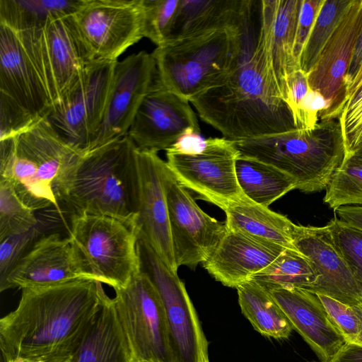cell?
<instances>
[{
    "label": "cell",
    "mask_w": 362,
    "mask_h": 362,
    "mask_svg": "<svg viewBox=\"0 0 362 362\" xmlns=\"http://www.w3.org/2000/svg\"><path fill=\"white\" fill-rule=\"evenodd\" d=\"M80 279L98 281L71 238L53 233L35 242L0 291L50 286Z\"/></svg>",
    "instance_id": "cell-16"
},
{
    "label": "cell",
    "mask_w": 362,
    "mask_h": 362,
    "mask_svg": "<svg viewBox=\"0 0 362 362\" xmlns=\"http://www.w3.org/2000/svg\"><path fill=\"white\" fill-rule=\"evenodd\" d=\"M330 362H362V346L346 343Z\"/></svg>",
    "instance_id": "cell-45"
},
{
    "label": "cell",
    "mask_w": 362,
    "mask_h": 362,
    "mask_svg": "<svg viewBox=\"0 0 362 362\" xmlns=\"http://www.w3.org/2000/svg\"><path fill=\"white\" fill-rule=\"evenodd\" d=\"M69 19L88 62H116L144 37L143 0H81Z\"/></svg>",
    "instance_id": "cell-9"
},
{
    "label": "cell",
    "mask_w": 362,
    "mask_h": 362,
    "mask_svg": "<svg viewBox=\"0 0 362 362\" xmlns=\"http://www.w3.org/2000/svg\"><path fill=\"white\" fill-rule=\"evenodd\" d=\"M54 362H71V358Z\"/></svg>",
    "instance_id": "cell-51"
},
{
    "label": "cell",
    "mask_w": 362,
    "mask_h": 362,
    "mask_svg": "<svg viewBox=\"0 0 362 362\" xmlns=\"http://www.w3.org/2000/svg\"><path fill=\"white\" fill-rule=\"evenodd\" d=\"M301 3L302 0L260 1L259 34L285 102L288 78L300 69L293 49Z\"/></svg>",
    "instance_id": "cell-24"
},
{
    "label": "cell",
    "mask_w": 362,
    "mask_h": 362,
    "mask_svg": "<svg viewBox=\"0 0 362 362\" xmlns=\"http://www.w3.org/2000/svg\"><path fill=\"white\" fill-rule=\"evenodd\" d=\"M259 27L257 18L247 21L239 63L228 81L190 102L204 122L234 141L296 128L275 81Z\"/></svg>",
    "instance_id": "cell-2"
},
{
    "label": "cell",
    "mask_w": 362,
    "mask_h": 362,
    "mask_svg": "<svg viewBox=\"0 0 362 362\" xmlns=\"http://www.w3.org/2000/svg\"><path fill=\"white\" fill-rule=\"evenodd\" d=\"M163 179L176 265L194 269L211 256L228 228L226 222L217 221L198 206L167 163Z\"/></svg>",
    "instance_id": "cell-13"
},
{
    "label": "cell",
    "mask_w": 362,
    "mask_h": 362,
    "mask_svg": "<svg viewBox=\"0 0 362 362\" xmlns=\"http://www.w3.org/2000/svg\"><path fill=\"white\" fill-rule=\"evenodd\" d=\"M326 226L351 272L362 284V232L338 218L331 220Z\"/></svg>",
    "instance_id": "cell-36"
},
{
    "label": "cell",
    "mask_w": 362,
    "mask_h": 362,
    "mask_svg": "<svg viewBox=\"0 0 362 362\" xmlns=\"http://www.w3.org/2000/svg\"><path fill=\"white\" fill-rule=\"evenodd\" d=\"M71 362H131L113 298L105 297L93 325Z\"/></svg>",
    "instance_id": "cell-27"
},
{
    "label": "cell",
    "mask_w": 362,
    "mask_h": 362,
    "mask_svg": "<svg viewBox=\"0 0 362 362\" xmlns=\"http://www.w3.org/2000/svg\"><path fill=\"white\" fill-rule=\"evenodd\" d=\"M66 141L48 118L14 137L0 140V177L34 211L53 206L61 214L86 153Z\"/></svg>",
    "instance_id": "cell-3"
},
{
    "label": "cell",
    "mask_w": 362,
    "mask_h": 362,
    "mask_svg": "<svg viewBox=\"0 0 362 362\" xmlns=\"http://www.w3.org/2000/svg\"><path fill=\"white\" fill-rule=\"evenodd\" d=\"M221 209L226 214L228 229L297 250L293 244L296 224L286 216L255 204L244 195L223 204Z\"/></svg>",
    "instance_id": "cell-26"
},
{
    "label": "cell",
    "mask_w": 362,
    "mask_h": 362,
    "mask_svg": "<svg viewBox=\"0 0 362 362\" xmlns=\"http://www.w3.org/2000/svg\"><path fill=\"white\" fill-rule=\"evenodd\" d=\"M310 87L307 73L299 69L288 78L286 103L293 115L297 110L303 98L310 90Z\"/></svg>",
    "instance_id": "cell-43"
},
{
    "label": "cell",
    "mask_w": 362,
    "mask_h": 362,
    "mask_svg": "<svg viewBox=\"0 0 362 362\" xmlns=\"http://www.w3.org/2000/svg\"><path fill=\"white\" fill-rule=\"evenodd\" d=\"M117 62H88L47 117L61 137L86 151L101 125Z\"/></svg>",
    "instance_id": "cell-12"
},
{
    "label": "cell",
    "mask_w": 362,
    "mask_h": 362,
    "mask_svg": "<svg viewBox=\"0 0 362 362\" xmlns=\"http://www.w3.org/2000/svg\"><path fill=\"white\" fill-rule=\"evenodd\" d=\"M340 117L321 118L313 130L296 128L234 141L240 155L272 165L305 193L325 189L342 164L346 148Z\"/></svg>",
    "instance_id": "cell-5"
},
{
    "label": "cell",
    "mask_w": 362,
    "mask_h": 362,
    "mask_svg": "<svg viewBox=\"0 0 362 362\" xmlns=\"http://www.w3.org/2000/svg\"><path fill=\"white\" fill-rule=\"evenodd\" d=\"M9 362H33V361L18 358L13 359L11 361H10Z\"/></svg>",
    "instance_id": "cell-50"
},
{
    "label": "cell",
    "mask_w": 362,
    "mask_h": 362,
    "mask_svg": "<svg viewBox=\"0 0 362 362\" xmlns=\"http://www.w3.org/2000/svg\"><path fill=\"white\" fill-rule=\"evenodd\" d=\"M107 296L93 279L22 289L16 309L0 320L1 362L71 358Z\"/></svg>",
    "instance_id": "cell-1"
},
{
    "label": "cell",
    "mask_w": 362,
    "mask_h": 362,
    "mask_svg": "<svg viewBox=\"0 0 362 362\" xmlns=\"http://www.w3.org/2000/svg\"><path fill=\"white\" fill-rule=\"evenodd\" d=\"M253 0H180L168 42L241 25ZM165 42V43H166Z\"/></svg>",
    "instance_id": "cell-25"
},
{
    "label": "cell",
    "mask_w": 362,
    "mask_h": 362,
    "mask_svg": "<svg viewBox=\"0 0 362 362\" xmlns=\"http://www.w3.org/2000/svg\"><path fill=\"white\" fill-rule=\"evenodd\" d=\"M214 138L204 139L201 132L189 129L182 134L166 153L194 156L202 153L211 144Z\"/></svg>",
    "instance_id": "cell-42"
},
{
    "label": "cell",
    "mask_w": 362,
    "mask_h": 362,
    "mask_svg": "<svg viewBox=\"0 0 362 362\" xmlns=\"http://www.w3.org/2000/svg\"><path fill=\"white\" fill-rule=\"evenodd\" d=\"M350 0H324L307 41L299 65L308 74L315 66L320 54L337 25Z\"/></svg>",
    "instance_id": "cell-32"
},
{
    "label": "cell",
    "mask_w": 362,
    "mask_h": 362,
    "mask_svg": "<svg viewBox=\"0 0 362 362\" xmlns=\"http://www.w3.org/2000/svg\"><path fill=\"white\" fill-rule=\"evenodd\" d=\"M115 292L116 313L131 362H174L164 306L149 276L141 271Z\"/></svg>",
    "instance_id": "cell-8"
},
{
    "label": "cell",
    "mask_w": 362,
    "mask_h": 362,
    "mask_svg": "<svg viewBox=\"0 0 362 362\" xmlns=\"http://www.w3.org/2000/svg\"><path fill=\"white\" fill-rule=\"evenodd\" d=\"M242 313L254 329L264 337L287 339L293 327L269 293L253 279L236 288Z\"/></svg>",
    "instance_id": "cell-29"
},
{
    "label": "cell",
    "mask_w": 362,
    "mask_h": 362,
    "mask_svg": "<svg viewBox=\"0 0 362 362\" xmlns=\"http://www.w3.org/2000/svg\"><path fill=\"white\" fill-rule=\"evenodd\" d=\"M339 119L348 156L362 144V87L345 105Z\"/></svg>",
    "instance_id": "cell-39"
},
{
    "label": "cell",
    "mask_w": 362,
    "mask_h": 362,
    "mask_svg": "<svg viewBox=\"0 0 362 362\" xmlns=\"http://www.w3.org/2000/svg\"><path fill=\"white\" fill-rule=\"evenodd\" d=\"M137 218L138 214L120 218L86 212L71 216L69 236L90 272L114 290L141 272Z\"/></svg>",
    "instance_id": "cell-7"
},
{
    "label": "cell",
    "mask_w": 362,
    "mask_h": 362,
    "mask_svg": "<svg viewBox=\"0 0 362 362\" xmlns=\"http://www.w3.org/2000/svg\"><path fill=\"white\" fill-rule=\"evenodd\" d=\"M354 307L360 320V331L354 344L362 346V305Z\"/></svg>",
    "instance_id": "cell-48"
},
{
    "label": "cell",
    "mask_w": 362,
    "mask_h": 362,
    "mask_svg": "<svg viewBox=\"0 0 362 362\" xmlns=\"http://www.w3.org/2000/svg\"><path fill=\"white\" fill-rule=\"evenodd\" d=\"M189 129L201 132L189 101L158 86L155 81L139 106L127 135L139 150L158 153L171 146Z\"/></svg>",
    "instance_id": "cell-18"
},
{
    "label": "cell",
    "mask_w": 362,
    "mask_h": 362,
    "mask_svg": "<svg viewBox=\"0 0 362 362\" xmlns=\"http://www.w3.org/2000/svg\"><path fill=\"white\" fill-rule=\"evenodd\" d=\"M285 249L228 229L214 253L202 265L216 281L236 288L267 267Z\"/></svg>",
    "instance_id": "cell-23"
},
{
    "label": "cell",
    "mask_w": 362,
    "mask_h": 362,
    "mask_svg": "<svg viewBox=\"0 0 362 362\" xmlns=\"http://www.w3.org/2000/svg\"><path fill=\"white\" fill-rule=\"evenodd\" d=\"M315 362V361H314Z\"/></svg>",
    "instance_id": "cell-53"
},
{
    "label": "cell",
    "mask_w": 362,
    "mask_h": 362,
    "mask_svg": "<svg viewBox=\"0 0 362 362\" xmlns=\"http://www.w3.org/2000/svg\"><path fill=\"white\" fill-rule=\"evenodd\" d=\"M37 226L30 230L8 236L0 241V286L9 274L39 238Z\"/></svg>",
    "instance_id": "cell-37"
},
{
    "label": "cell",
    "mask_w": 362,
    "mask_h": 362,
    "mask_svg": "<svg viewBox=\"0 0 362 362\" xmlns=\"http://www.w3.org/2000/svg\"><path fill=\"white\" fill-rule=\"evenodd\" d=\"M361 147H362V144H361V146H360L358 148H361ZM358 148H357V149H358ZM357 149H356L355 151H356ZM354 152H353V153H354ZM352 153H351V154H352ZM349 156H350V155H349ZM345 157H346V156H345Z\"/></svg>",
    "instance_id": "cell-52"
},
{
    "label": "cell",
    "mask_w": 362,
    "mask_h": 362,
    "mask_svg": "<svg viewBox=\"0 0 362 362\" xmlns=\"http://www.w3.org/2000/svg\"><path fill=\"white\" fill-rule=\"evenodd\" d=\"M334 211L338 219L362 232V205L341 206Z\"/></svg>",
    "instance_id": "cell-44"
},
{
    "label": "cell",
    "mask_w": 362,
    "mask_h": 362,
    "mask_svg": "<svg viewBox=\"0 0 362 362\" xmlns=\"http://www.w3.org/2000/svg\"><path fill=\"white\" fill-rule=\"evenodd\" d=\"M239 155L233 141L214 138L197 155L166 153V163L180 185L221 208L243 196L235 173Z\"/></svg>",
    "instance_id": "cell-14"
},
{
    "label": "cell",
    "mask_w": 362,
    "mask_h": 362,
    "mask_svg": "<svg viewBox=\"0 0 362 362\" xmlns=\"http://www.w3.org/2000/svg\"><path fill=\"white\" fill-rule=\"evenodd\" d=\"M323 1L324 0H302L297 23L293 49L294 57L298 64L304 45Z\"/></svg>",
    "instance_id": "cell-41"
},
{
    "label": "cell",
    "mask_w": 362,
    "mask_h": 362,
    "mask_svg": "<svg viewBox=\"0 0 362 362\" xmlns=\"http://www.w3.org/2000/svg\"><path fill=\"white\" fill-rule=\"evenodd\" d=\"M317 279L308 257L298 250L285 249L272 263L250 279L265 289L285 287L309 291Z\"/></svg>",
    "instance_id": "cell-31"
},
{
    "label": "cell",
    "mask_w": 362,
    "mask_h": 362,
    "mask_svg": "<svg viewBox=\"0 0 362 362\" xmlns=\"http://www.w3.org/2000/svg\"><path fill=\"white\" fill-rule=\"evenodd\" d=\"M138 252L141 271L155 285L164 306L174 362H209L208 341L177 273L170 270L140 238Z\"/></svg>",
    "instance_id": "cell-11"
},
{
    "label": "cell",
    "mask_w": 362,
    "mask_h": 362,
    "mask_svg": "<svg viewBox=\"0 0 362 362\" xmlns=\"http://www.w3.org/2000/svg\"><path fill=\"white\" fill-rule=\"evenodd\" d=\"M346 157H351L355 160L362 163V147L358 148L350 156Z\"/></svg>",
    "instance_id": "cell-49"
},
{
    "label": "cell",
    "mask_w": 362,
    "mask_h": 362,
    "mask_svg": "<svg viewBox=\"0 0 362 362\" xmlns=\"http://www.w3.org/2000/svg\"><path fill=\"white\" fill-rule=\"evenodd\" d=\"M0 93L35 117H48L52 106L41 78L15 30L0 23Z\"/></svg>",
    "instance_id": "cell-22"
},
{
    "label": "cell",
    "mask_w": 362,
    "mask_h": 362,
    "mask_svg": "<svg viewBox=\"0 0 362 362\" xmlns=\"http://www.w3.org/2000/svg\"><path fill=\"white\" fill-rule=\"evenodd\" d=\"M235 173L243 194L265 207L296 189V182L278 168L259 160L239 155Z\"/></svg>",
    "instance_id": "cell-28"
},
{
    "label": "cell",
    "mask_w": 362,
    "mask_h": 362,
    "mask_svg": "<svg viewBox=\"0 0 362 362\" xmlns=\"http://www.w3.org/2000/svg\"><path fill=\"white\" fill-rule=\"evenodd\" d=\"M318 357L330 362L346 344L317 294L297 288L266 289Z\"/></svg>",
    "instance_id": "cell-21"
},
{
    "label": "cell",
    "mask_w": 362,
    "mask_h": 362,
    "mask_svg": "<svg viewBox=\"0 0 362 362\" xmlns=\"http://www.w3.org/2000/svg\"><path fill=\"white\" fill-rule=\"evenodd\" d=\"M362 28V0H350L320 57L308 74L310 87L320 93L328 110L320 117H340L344 107L346 77Z\"/></svg>",
    "instance_id": "cell-17"
},
{
    "label": "cell",
    "mask_w": 362,
    "mask_h": 362,
    "mask_svg": "<svg viewBox=\"0 0 362 362\" xmlns=\"http://www.w3.org/2000/svg\"><path fill=\"white\" fill-rule=\"evenodd\" d=\"M137 166L139 238L149 245L170 270L177 273L164 186L166 162L156 152L138 149Z\"/></svg>",
    "instance_id": "cell-19"
},
{
    "label": "cell",
    "mask_w": 362,
    "mask_h": 362,
    "mask_svg": "<svg viewBox=\"0 0 362 362\" xmlns=\"http://www.w3.org/2000/svg\"><path fill=\"white\" fill-rule=\"evenodd\" d=\"M81 0H0V23L21 32L40 27L51 16L70 15Z\"/></svg>",
    "instance_id": "cell-30"
},
{
    "label": "cell",
    "mask_w": 362,
    "mask_h": 362,
    "mask_svg": "<svg viewBox=\"0 0 362 362\" xmlns=\"http://www.w3.org/2000/svg\"><path fill=\"white\" fill-rule=\"evenodd\" d=\"M41 119L0 93V140L14 137Z\"/></svg>",
    "instance_id": "cell-38"
},
{
    "label": "cell",
    "mask_w": 362,
    "mask_h": 362,
    "mask_svg": "<svg viewBox=\"0 0 362 362\" xmlns=\"http://www.w3.org/2000/svg\"><path fill=\"white\" fill-rule=\"evenodd\" d=\"M156 75L153 57L146 51L117 62L104 117L88 151L127 134L139 106L155 83Z\"/></svg>",
    "instance_id": "cell-15"
},
{
    "label": "cell",
    "mask_w": 362,
    "mask_h": 362,
    "mask_svg": "<svg viewBox=\"0 0 362 362\" xmlns=\"http://www.w3.org/2000/svg\"><path fill=\"white\" fill-rule=\"evenodd\" d=\"M317 296L346 343L354 344L360 331V320L355 307L325 295Z\"/></svg>",
    "instance_id": "cell-40"
},
{
    "label": "cell",
    "mask_w": 362,
    "mask_h": 362,
    "mask_svg": "<svg viewBox=\"0 0 362 362\" xmlns=\"http://www.w3.org/2000/svg\"><path fill=\"white\" fill-rule=\"evenodd\" d=\"M293 244L309 259L318 276L309 291L350 306L362 305V284L351 272L326 226L296 225Z\"/></svg>",
    "instance_id": "cell-20"
},
{
    "label": "cell",
    "mask_w": 362,
    "mask_h": 362,
    "mask_svg": "<svg viewBox=\"0 0 362 362\" xmlns=\"http://www.w3.org/2000/svg\"><path fill=\"white\" fill-rule=\"evenodd\" d=\"M362 87V64L355 77L346 88L345 96H344V107L345 105L351 100L356 94Z\"/></svg>",
    "instance_id": "cell-47"
},
{
    "label": "cell",
    "mask_w": 362,
    "mask_h": 362,
    "mask_svg": "<svg viewBox=\"0 0 362 362\" xmlns=\"http://www.w3.org/2000/svg\"><path fill=\"white\" fill-rule=\"evenodd\" d=\"M34 212L19 199L10 182L0 177V241L37 226Z\"/></svg>",
    "instance_id": "cell-34"
},
{
    "label": "cell",
    "mask_w": 362,
    "mask_h": 362,
    "mask_svg": "<svg viewBox=\"0 0 362 362\" xmlns=\"http://www.w3.org/2000/svg\"><path fill=\"white\" fill-rule=\"evenodd\" d=\"M325 189L323 201L334 210L362 205V163L345 157Z\"/></svg>",
    "instance_id": "cell-33"
},
{
    "label": "cell",
    "mask_w": 362,
    "mask_h": 362,
    "mask_svg": "<svg viewBox=\"0 0 362 362\" xmlns=\"http://www.w3.org/2000/svg\"><path fill=\"white\" fill-rule=\"evenodd\" d=\"M138 148L127 134L86 152L66 204L76 213L138 214Z\"/></svg>",
    "instance_id": "cell-6"
},
{
    "label": "cell",
    "mask_w": 362,
    "mask_h": 362,
    "mask_svg": "<svg viewBox=\"0 0 362 362\" xmlns=\"http://www.w3.org/2000/svg\"><path fill=\"white\" fill-rule=\"evenodd\" d=\"M180 0H143V34L159 47L168 39Z\"/></svg>",
    "instance_id": "cell-35"
},
{
    "label": "cell",
    "mask_w": 362,
    "mask_h": 362,
    "mask_svg": "<svg viewBox=\"0 0 362 362\" xmlns=\"http://www.w3.org/2000/svg\"><path fill=\"white\" fill-rule=\"evenodd\" d=\"M253 5L238 26L209 30L157 47L151 53L156 83L189 102L225 84L239 63Z\"/></svg>",
    "instance_id": "cell-4"
},
{
    "label": "cell",
    "mask_w": 362,
    "mask_h": 362,
    "mask_svg": "<svg viewBox=\"0 0 362 362\" xmlns=\"http://www.w3.org/2000/svg\"><path fill=\"white\" fill-rule=\"evenodd\" d=\"M17 33L53 108L88 62L69 15L51 16L40 27Z\"/></svg>",
    "instance_id": "cell-10"
},
{
    "label": "cell",
    "mask_w": 362,
    "mask_h": 362,
    "mask_svg": "<svg viewBox=\"0 0 362 362\" xmlns=\"http://www.w3.org/2000/svg\"><path fill=\"white\" fill-rule=\"evenodd\" d=\"M362 64V28L357 38L351 64L346 77V88L351 83ZM346 92V91H345Z\"/></svg>",
    "instance_id": "cell-46"
}]
</instances>
